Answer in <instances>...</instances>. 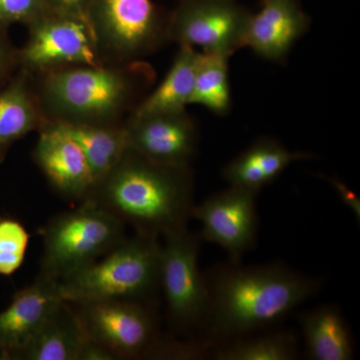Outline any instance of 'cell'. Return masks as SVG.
Masks as SVG:
<instances>
[{
	"mask_svg": "<svg viewBox=\"0 0 360 360\" xmlns=\"http://www.w3.org/2000/svg\"><path fill=\"white\" fill-rule=\"evenodd\" d=\"M210 314L201 340L212 348L274 328L319 292L321 279L283 264L213 269L205 276Z\"/></svg>",
	"mask_w": 360,
	"mask_h": 360,
	"instance_id": "6da1fadb",
	"label": "cell"
},
{
	"mask_svg": "<svg viewBox=\"0 0 360 360\" xmlns=\"http://www.w3.org/2000/svg\"><path fill=\"white\" fill-rule=\"evenodd\" d=\"M193 191L191 167L161 165L129 149L87 198L135 233L165 238L187 229Z\"/></svg>",
	"mask_w": 360,
	"mask_h": 360,
	"instance_id": "7a4b0ae2",
	"label": "cell"
},
{
	"mask_svg": "<svg viewBox=\"0 0 360 360\" xmlns=\"http://www.w3.org/2000/svg\"><path fill=\"white\" fill-rule=\"evenodd\" d=\"M37 77L35 91L49 122L105 125L122 123L134 110L153 71L139 60L65 66Z\"/></svg>",
	"mask_w": 360,
	"mask_h": 360,
	"instance_id": "3957f363",
	"label": "cell"
},
{
	"mask_svg": "<svg viewBox=\"0 0 360 360\" xmlns=\"http://www.w3.org/2000/svg\"><path fill=\"white\" fill-rule=\"evenodd\" d=\"M160 238L135 233L103 257L59 281L66 302L122 300L150 307L160 290Z\"/></svg>",
	"mask_w": 360,
	"mask_h": 360,
	"instance_id": "277c9868",
	"label": "cell"
},
{
	"mask_svg": "<svg viewBox=\"0 0 360 360\" xmlns=\"http://www.w3.org/2000/svg\"><path fill=\"white\" fill-rule=\"evenodd\" d=\"M40 234L44 255L39 274L58 281L94 264L127 238L122 220L89 198L52 217Z\"/></svg>",
	"mask_w": 360,
	"mask_h": 360,
	"instance_id": "5b68a950",
	"label": "cell"
},
{
	"mask_svg": "<svg viewBox=\"0 0 360 360\" xmlns=\"http://www.w3.org/2000/svg\"><path fill=\"white\" fill-rule=\"evenodd\" d=\"M165 240L160 286L169 326L177 335L201 340L210 314V292L198 265L200 236L186 229Z\"/></svg>",
	"mask_w": 360,
	"mask_h": 360,
	"instance_id": "8992f818",
	"label": "cell"
},
{
	"mask_svg": "<svg viewBox=\"0 0 360 360\" xmlns=\"http://www.w3.org/2000/svg\"><path fill=\"white\" fill-rule=\"evenodd\" d=\"M86 18L105 65L139 61L167 39L153 0H87Z\"/></svg>",
	"mask_w": 360,
	"mask_h": 360,
	"instance_id": "52a82bcc",
	"label": "cell"
},
{
	"mask_svg": "<svg viewBox=\"0 0 360 360\" xmlns=\"http://www.w3.org/2000/svg\"><path fill=\"white\" fill-rule=\"evenodd\" d=\"M30 37L18 51V68L32 75L71 65H105L89 21L49 11L27 25Z\"/></svg>",
	"mask_w": 360,
	"mask_h": 360,
	"instance_id": "ba28073f",
	"label": "cell"
},
{
	"mask_svg": "<svg viewBox=\"0 0 360 360\" xmlns=\"http://www.w3.org/2000/svg\"><path fill=\"white\" fill-rule=\"evenodd\" d=\"M72 305L85 335L108 348L120 360L148 359L160 338L148 305L122 300Z\"/></svg>",
	"mask_w": 360,
	"mask_h": 360,
	"instance_id": "9c48e42d",
	"label": "cell"
},
{
	"mask_svg": "<svg viewBox=\"0 0 360 360\" xmlns=\"http://www.w3.org/2000/svg\"><path fill=\"white\" fill-rule=\"evenodd\" d=\"M250 15L233 0H184L167 21V39L231 56L243 49Z\"/></svg>",
	"mask_w": 360,
	"mask_h": 360,
	"instance_id": "30bf717a",
	"label": "cell"
},
{
	"mask_svg": "<svg viewBox=\"0 0 360 360\" xmlns=\"http://www.w3.org/2000/svg\"><path fill=\"white\" fill-rule=\"evenodd\" d=\"M258 193L229 186L193 206L191 219L201 224V240L220 246L229 262H240L257 243Z\"/></svg>",
	"mask_w": 360,
	"mask_h": 360,
	"instance_id": "8fae6325",
	"label": "cell"
},
{
	"mask_svg": "<svg viewBox=\"0 0 360 360\" xmlns=\"http://www.w3.org/2000/svg\"><path fill=\"white\" fill-rule=\"evenodd\" d=\"M129 149L161 165L189 167L198 146V129L186 111L132 117L124 122Z\"/></svg>",
	"mask_w": 360,
	"mask_h": 360,
	"instance_id": "7c38bea8",
	"label": "cell"
},
{
	"mask_svg": "<svg viewBox=\"0 0 360 360\" xmlns=\"http://www.w3.org/2000/svg\"><path fill=\"white\" fill-rule=\"evenodd\" d=\"M39 134L32 158L52 188L66 200H86L94 181L79 144L54 122H47Z\"/></svg>",
	"mask_w": 360,
	"mask_h": 360,
	"instance_id": "4fadbf2b",
	"label": "cell"
},
{
	"mask_svg": "<svg viewBox=\"0 0 360 360\" xmlns=\"http://www.w3.org/2000/svg\"><path fill=\"white\" fill-rule=\"evenodd\" d=\"M65 302L59 281L37 276L0 312V359L11 360Z\"/></svg>",
	"mask_w": 360,
	"mask_h": 360,
	"instance_id": "5bb4252c",
	"label": "cell"
},
{
	"mask_svg": "<svg viewBox=\"0 0 360 360\" xmlns=\"http://www.w3.org/2000/svg\"><path fill=\"white\" fill-rule=\"evenodd\" d=\"M309 26V16L296 0H264L259 11L250 13L243 49L248 47L267 60H281Z\"/></svg>",
	"mask_w": 360,
	"mask_h": 360,
	"instance_id": "9a60e30c",
	"label": "cell"
},
{
	"mask_svg": "<svg viewBox=\"0 0 360 360\" xmlns=\"http://www.w3.org/2000/svg\"><path fill=\"white\" fill-rule=\"evenodd\" d=\"M30 73L21 70L0 89V163L11 146L47 124Z\"/></svg>",
	"mask_w": 360,
	"mask_h": 360,
	"instance_id": "2e32d148",
	"label": "cell"
},
{
	"mask_svg": "<svg viewBox=\"0 0 360 360\" xmlns=\"http://www.w3.org/2000/svg\"><path fill=\"white\" fill-rule=\"evenodd\" d=\"M310 158V153L291 151L276 139L265 137L227 163L222 176L229 186L259 193L293 162Z\"/></svg>",
	"mask_w": 360,
	"mask_h": 360,
	"instance_id": "e0dca14e",
	"label": "cell"
},
{
	"mask_svg": "<svg viewBox=\"0 0 360 360\" xmlns=\"http://www.w3.org/2000/svg\"><path fill=\"white\" fill-rule=\"evenodd\" d=\"M85 338L75 307L63 302L11 360H78Z\"/></svg>",
	"mask_w": 360,
	"mask_h": 360,
	"instance_id": "ac0fdd59",
	"label": "cell"
},
{
	"mask_svg": "<svg viewBox=\"0 0 360 360\" xmlns=\"http://www.w3.org/2000/svg\"><path fill=\"white\" fill-rule=\"evenodd\" d=\"M307 356L312 360H350L354 355L352 333L340 309L321 305L298 316Z\"/></svg>",
	"mask_w": 360,
	"mask_h": 360,
	"instance_id": "d6986e66",
	"label": "cell"
},
{
	"mask_svg": "<svg viewBox=\"0 0 360 360\" xmlns=\"http://www.w3.org/2000/svg\"><path fill=\"white\" fill-rule=\"evenodd\" d=\"M172 68L158 89L131 111L132 117L186 110L193 94L198 53L193 47L179 45Z\"/></svg>",
	"mask_w": 360,
	"mask_h": 360,
	"instance_id": "ffe728a7",
	"label": "cell"
},
{
	"mask_svg": "<svg viewBox=\"0 0 360 360\" xmlns=\"http://www.w3.org/2000/svg\"><path fill=\"white\" fill-rule=\"evenodd\" d=\"M56 124L70 135L84 150L94 186L110 174L129 150V136L124 122L105 125Z\"/></svg>",
	"mask_w": 360,
	"mask_h": 360,
	"instance_id": "44dd1931",
	"label": "cell"
},
{
	"mask_svg": "<svg viewBox=\"0 0 360 360\" xmlns=\"http://www.w3.org/2000/svg\"><path fill=\"white\" fill-rule=\"evenodd\" d=\"M297 356L295 333L271 328L229 341L210 354L215 360H293Z\"/></svg>",
	"mask_w": 360,
	"mask_h": 360,
	"instance_id": "7402d4cb",
	"label": "cell"
},
{
	"mask_svg": "<svg viewBox=\"0 0 360 360\" xmlns=\"http://www.w3.org/2000/svg\"><path fill=\"white\" fill-rule=\"evenodd\" d=\"M221 53H198L193 94L189 104H200L217 115H224L231 106L229 60Z\"/></svg>",
	"mask_w": 360,
	"mask_h": 360,
	"instance_id": "603a6c76",
	"label": "cell"
},
{
	"mask_svg": "<svg viewBox=\"0 0 360 360\" xmlns=\"http://www.w3.org/2000/svg\"><path fill=\"white\" fill-rule=\"evenodd\" d=\"M30 233L18 220L0 219V276H9L25 262Z\"/></svg>",
	"mask_w": 360,
	"mask_h": 360,
	"instance_id": "cb8c5ba5",
	"label": "cell"
},
{
	"mask_svg": "<svg viewBox=\"0 0 360 360\" xmlns=\"http://www.w3.org/2000/svg\"><path fill=\"white\" fill-rule=\"evenodd\" d=\"M49 11L47 0H0V23L28 25Z\"/></svg>",
	"mask_w": 360,
	"mask_h": 360,
	"instance_id": "d4e9b609",
	"label": "cell"
},
{
	"mask_svg": "<svg viewBox=\"0 0 360 360\" xmlns=\"http://www.w3.org/2000/svg\"><path fill=\"white\" fill-rule=\"evenodd\" d=\"M6 26L0 23V89L11 79L18 68V51L7 39Z\"/></svg>",
	"mask_w": 360,
	"mask_h": 360,
	"instance_id": "484cf974",
	"label": "cell"
},
{
	"mask_svg": "<svg viewBox=\"0 0 360 360\" xmlns=\"http://www.w3.org/2000/svg\"><path fill=\"white\" fill-rule=\"evenodd\" d=\"M322 179H326V181L333 186L340 196V200L342 201L343 205L347 206L348 210L354 213V217H356L357 221L360 220V200L359 196L350 191L347 186L340 180L333 179V177L322 176Z\"/></svg>",
	"mask_w": 360,
	"mask_h": 360,
	"instance_id": "4316f807",
	"label": "cell"
},
{
	"mask_svg": "<svg viewBox=\"0 0 360 360\" xmlns=\"http://www.w3.org/2000/svg\"><path fill=\"white\" fill-rule=\"evenodd\" d=\"M78 360H120L108 348L97 341L85 338Z\"/></svg>",
	"mask_w": 360,
	"mask_h": 360,
	"instance_id": "83f0119b",
	"label": "cell"
},
{
	"mask_svg": "<svg viewBox=\"0 0 360 360\" xmlns=\"http://www.w3.org/2000/svg\"><path fill=\"white\" fill-rule=\"evenodd\" d=\"M47 2L49 9L52 11L77 16L87 20V0H47Z\"/></svg>",
	"mask_w": 360,
	"mask_h": 360,
	"instance_id": "f1b7e54d",
	"label": "cell"
}]
</instances>
